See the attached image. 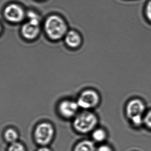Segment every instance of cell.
Returning <instances> with one entry per match:
<instances>
[{
	"label": "cell",
	"mask_w": 151,
	"mask_h": 151,
	"mask_svg": "<svg viewBox=\"0 0 151 151\" xmlns=\"http://www.w3.org/2000/svg\"><path fill=\"white\" fill-rule=\"evenodd\" d=\"M44 29L47 37L53 40H59L65 37L68 32L66 22L56 15H52L47 18Z\"/></svg>",
	"instance_id": "1"
},
{
	"label": "cell",
	"mask_w": 151,
	"mask_h": 151,
	"mask_svg": "<svg viewBox=\"0 0 151 151\" xmlns=\"http://www.w3.org/2000/svg\"><path fill=\"white\" fill-rule=\"evenodd\" d=\"M98 123V118L93 113L86 111L76 115L73 126L76 130L81 133H86L93 130Z\"/></svg>",
	"instance_id": "2"
},
{
	"label": "cell",
	"mask_w": 151,
	"mask_h": 151,
	"mask_svg": "<svg viewBox=\"0 0 151 151\" xmlns=\"http://www.w3.org/2000/svg\"><path fill=\"white\" fill-rule=\"evenodd\" d=\"M145 110V106L144 102L139 99H134L127 104L126 115L135 126L139 127L144 123Z\"/></svg>",
	"instance_id": "3"
},
{
	"label": "cell",
	"mask_w": 151,
	"mask_h": 151,
	"mask_svg": "<svg viewBox=\"0 0 151 151\" xmlns=\"http://www.w3.org/2000/svg\"><path fill=\"white\" fill-rule=\"evenodd\" d=\"M29 21L22 26L21 32L23 37L29 40L35 39L40 31V20L39 16L32 11L26 14Z\"/></svg>",
	"instance_id": "4"
},
{
	"label": "cell",
	"mask_w": 151,
	"mask_h": 151,
	"mask_svg": "<svg viewBox=\"0 0 151 151\" xmlns=\"http://www.w3.org/2000/svg\"><path fill=\"white\" fill-rule=\"evenodd\" d=\"M54 135L52 125L48 122H43L37 125L34 131V138L40 145L45 146L51 142Z\"/></svg>",
	"instance_id": "5"
},
{
	"label": "cell",
	"mask_w": 151,
	"mask_h": 151,
	"mask_svg": "<svg viewBox=\"0 0 151 151\" xmlns=\"http://www.w3.org/2000/svg\"><path fill=\"white\" fill-rule=\"evenodd\" d=\"M99 101V96L96 91L93 90H87L80 94L77 102L79 107L88 109L97 106Z\"/></svg>",
	"instance_id": "6"
},
{
	"label": "cell",
	"mask_w": 151,
	"mask_h": 151,
	"mask_svg": "<svg viewBox=\"0 0 151 151\" xmlns=\"http://www.w3.org/2000/svg\"><path fill=\"white\" fill-rule=\"evenodd\" d=\"M3 15L7 21L17 23L21 22L24 19L26 14L24 9L20 5L11 4L5 8Z\"/></svg>",
	"instance_id": "7"
},
{
	"label": "cell",
	"mask_w": 151,
	"mask_h": 151,
	"mask_svg": "<svg viewBox=\"0 0 151 151\" xmlns=\"http://www.w3.org/2000/svg\"><path fill=\"white\" fill-rule=\"evenodd\" d=\"M77 102L73 101L64 100L59 105V111L62 116L66 118L74 117L76 114L79 108Z\"/></svg>",
	"instance_id": "8"
},
{
	"label": "cell",
	"mask_w": 151,
	"mask_h": 151,
	"mask_svg": "<svg viewBox=\"0 0 151 151\" xmlns=\"http://www.w3.org/2000/svg\"><path fill=\"white\" fill-rule=\"evenodd\" d=\"M66 45L72 48L78 47L82 43V38L80 34L75 30L68 31L65 36Z\"/></svg>",
	"instance_id": "9"
},
{
	"label": "cell",
	"mask_w": 151,
	"mask_h": 151,
	"mask_svg": "<svg viewBox=\"0 0 151 151\" xmlns=\"http://www.w3.org/2000/svg\"><path fill=\"white\" fill-rule=\"evenodd\" d=\"M94 143L91 140H84L78 143L75 147L74 151H96Z\"/></svg>",
	"instance_id": "10"
},
{
	"label": "cell",
	"mask_w": 151,
	"mask_h": 151,
	"mask_svg": "<svg viewBox=\"0 0 151 151\" xmlns=\"http://www.w3.org/2000/svg\"><path fill=\"white\" fill-rule=\"evenodd\" d=\"M4 137L7 142L12 143L17 142L18 134L17 132L13 129H8L4 133Z\"/></svg>",
	"instance_id": "11"
},
{
	"label": "cell",
	"mask_w": 151,
	"mask_h": 151,
	"mask_svg": "<svg viewBox=\"0 0 151 151\" xmlns=\"http://www.w3.org/2000/svg\"><path fill=\"white\" fill-rule=\"evenodd\" d=\"M106 132L102 129H96L93 132V139L96 142H103L106 138Z\"/></svg>",
	"instance_id": "12"
},
{
	"label": "cell",
	"mask_w": 151,
	"mask_h": 151,
	"mask_svg": "<svg viewBox=\"0 0 151 151\" xmlns=\"http://www.w3.org/2000/svg\"><path fill=\"white\" fill-rule=\"evenodd\" d=\"M144 15L147 22L151 24V0H147L144 8Z\"/></svg>",
	"instance_id": "13"
},
{
	"label": "cell",
	"mask_w": 151,
	"mask_h": 151,
	"mask_svg": "<svg viewBox=\"0 0 151 151\" xmlns=\"http://www.w3.org/2000/svg\"><path fill=\"white\" fill-rule=\"evenodd\" d=\"M7 151H25L23 145L19 142L12 143L9 146Z\"/></svg>",
	"instance_id": "14"
},
{
	"label": "cell",
	"mask_w": 151,
	"mask_h": 151,
	"mask_svg": "<svg viewBox=\"0 0 151 151\" xmlns=\"http://www.w3.org/2000/svg\"><path fill=\"white\" fill-rule=\"evenodd\" d=\"M144 123L151 129V110L148 111L144 116Z\"/></svg>",
	"instance_id": "15"
},
{
	"label": "cell",
	"mask_w": 151,
	"mask_h": 151,
	"mask_svg": "<svg viewBox=\"0 0 151 151\" xmlns=\"http://www.w3.org/2000/svg\"><path fill=\"white\" fill-rule=\"evenodd\" d=\"M96 151H113L110 147L107 145H102L99 147Z\"/></svg>",
	"instance_id": "16"
},
{
	"label": "cell",
	"mask_w": 151,
	"mask_h": 151,
	"mask_svg": "<svg viewBox=\"0 0 151 151\" xmlns=\"http://www.w3.org/2000/svg\"><path fill=\"white\" fill-rule=\"evenodd\" d=\"M37 151H51V150L48 147H43L39 148Z\"/></svg>",
	"instance_id": "17"
}]
</instances>
